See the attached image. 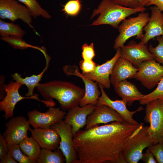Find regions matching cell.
I'll return each instance as SVG.
<instances>
[{"label": "cell", "instance_id": "cell-27", "mask_svg": "<svg viewBox=\"0 0 163 163\" xmlns=\"http://www.w3.org/2000/svg\"><path fill=\"white\" fill-rule=\"evenodd\" d=\"M1 39L8 43L14 48L23 50L28 48H31L37 49L40 51L43 54L46 51L44 47H40L38 46H34L30 44L24 40L22 37L10 36L5 37H1Z\"/></svg>", "mask_w": 163, "mask_h": 163}, {"label": "cell", "instance_id": "cell-7", "mask_svg": "<svg viewBox=\"0 0 163 163\" xmlns=\"http://www.w3.org/2000/svg\"><path fill=\"white\" fill-rule=\"evenodd\" d=\"M146 105L144 120L150 124V137L154 144L163 143V100L155 99Z\"/></svg>", "mask_w": 163, "mask_h": 163}, {"label": "cell", "instance_id": "cell-38", "mask_svg": "<svg viewBox=\"0 0 163 163\" xmlns=\"http://www.w3.org/2000/svg\"><path fill=\"white\" fill-rule=\"evenodd\" d=\"M141 160L145 163H157L154 155L148 149L145 152L142 154Z\"/></svg>", "mask_w": 163, "mask_h": 163}, {"label": "cell", "instance_id": "cell-2", "mask_svg": "<svg viewBox=\"0 0 163 163\" xmlns=\"http://www.w3.org/2000/svg\"><path fill=\"white\" fill-rule=\"evenodd\" d=\"M36 88L44 100L56 99L61 109L65 111L79 105L85 94V89L66 81L39 83Z\"/></svg>", "mask_w": 163, "mask_h": 163}, {"label": "cell", "instance_id": "cell-33", "mask_svg": "<svg viewBox=\"0 0 163 163\" xmlns=\"http://www.w3.org/2000/svg\"><path fill=\"white\" fill-rule=\"evenodd\" d=\"M147 149L152 154L157 163H163V143L153 144Z\"/></svg>", "mask_w": 163, "mask_h": 163}, {"label": "cell", "instance_id": "cell-19", "mask_svg": "<svg viewBox=\"0 0 163 163\" xmlns=\"http://www.w3.org/2000/svg\"><path fill=\"white\" fill-rule=\"evenodd\" d=\"M29 131L31 136L41 149L54 150L59 148L61 140L58 132L52 127L32 129Z\"/></svg>", "mask_w": 163, "mask_h": 163}, {"label": "cell", "instance_id": "cell-17", "mask_svg": "<svg viewBox=\"0 0 163 163\" xmlns=\"http://www.w3.org/2000/svg\"><path fill=\"white\" fill-rule=\"evenodd\" d=\"M114 121L124 122L121 116L114 109L104 104L98 105L87 118L85 129L100 123Z\"/></svg>", "mask_w": 163, "mask_h": 163}, {"label": "cell", "instance_id": "cell-30", "mask_svg": "<svg viewBox=\"0 0 163 163\" xmlns=\"http://www.w3.org/2000/svg\"><path fill=\"white\" fill-rule=\"evenodd\" d=\"M157 99L163 100V77L158 84L156 88L151 93L144 95L139 101V103L142 105L146 104Z\"/></svg>", "mask_w": 163, "mask_h": 163}, {"label": "cell", "instance_id": "cell-37", "mask_svg": "<svg viewBox=\"0 0 163 163\" xmlns=\"http://www.w3.org/2000/svg\"><path fill=\"white\" fill-rule=\"evenodd\" d=\"M8 153L7 143L3 135H0V160Z\"/></svg>", "mask_w": 163, "mask_h": 163}, {"label": "cell", "instance_id": "cell-22", "mask_svg": "<svg viewBox=\"0 0 163 163\" xmlns=\"http://www.w3.org/2000/svg\"><path fill=\"white\" fill-rule=\"evenodd\" d=\"M117 94L129 106L135 101H140L144 95L141 93L136 86L126 80L122 81L114 87Z\"/></svg>", "mask_w": 163, "mask_h": 163}, {"label": "cell", "instance_id": "cell-13", "mask_svg": "<svg viewBox=\"0 0 163 163\" xmlns=\"http://www.w3.org/2000/svg\"><path fill=\"white\" fill-rule=\"evenodd\" d=\"M63 70L67 76L74 75L80 77L84 83L85 94L79 103V105L81 107L88 104L96 106L101 94L97 83L94 82L81 73L78 66L76 65H66L63 67Z\"/></svg>", "mask_w": 163, "mask_h": 163}, {"label": "cell", "instance_id": "cell-4", "mask_svg": "<svg viewBox=\"0 0 163 163\" xmlns=\"http://www.w3.org/2000/svg\"><path fill=\"white\" fill-rule=\"evenodd\" d=\"M150 16L147 12H140L134 17L126 19L118 27L119 34L115 40L113 48L117 50L124 46L129 38L136 36V38L142 39L143 37V29L149 21Z\"/></svg>", "mask_w": 163, "mask_h": 163}, {"label": "cell", "instance_id": "cell-5", "mask_svg": "<svg viewBox=\"0 0 163 163\" xmlns=\"http://www.w3.org/2000/svg\"><path fill=\"white\" fill-rule=\"evenodd\" d=\"M23 85L21 83L11 81L8 84H4L3 88L6 92L4 98L0 102V110L4 111V117L6 120L14 116V111L18 102L24 99H33L43 103L46 107H54L55 102L53 100H41L39 99L38 95L34 94L30 97H23L19 93L20 88Z\"/></svg>", "mask_w": 163, "mask_h": 163}, {"label": "cell", "instance_id": "cell-15", "mask_svg": "<svg viewBox=\"0 0 163 163\" xmlns=\"http://www.w3.org/2000/svg\"><path fill=\"white\" fill-rule=\"evenodd\" d=\"M96 107L95 105L88 104L82 107L78 105L68 110L63 120L71 126L73 136L86 125L88 116Z\"/></svg>", "mask_w": 163, "mask_h": 163}, {"label": "cell", "instance_id": "cell-18", "mask_svg": "<svg viewBox=\"0 0 163 163\" xmlns=\"http://www.w3.org/2000/svg\"><path fill=\"white\" fill-rule=\"evenodd\" d=\"M120 53L121 48H119L116 50L115 54L111 59L107 60L101 65L97 64L94 71L83 75L88 79L97 82L104 88L109 89L111 84L110 77L112 69L115 62L120 56Z\"/></svg>", "mask_w": 163, "mask_h": 163}, {"label": "cell", "instance_id": "cell-1", "mask_svg": "<svg viewBox=\"0 0 163 163\" xmlns=\"http://www.w3.org/2000/svg\"><path fill=\"white\" fill-rule=\"evenodd\" d=\"M143 126V123L133 125L114 121L79 130L73 139L78 157L76 163H126L123 150L129 139Z\"/></svg>", "mask_w": 163, "mask_h": 163}, {"label": "cell", "instance_id": "cell-11", "mask_svg": "<svg viewBox=\"0 0 163 163\" xmlns=\"http://www.w3.org/2000/svg\"><path fill=\"white\" fill-rule=\"evenodd\" d=\"M51 127L55 129L60 136L61 140L59 148L65 158L66 163H76L78 157L74 145L71 126L62 120Z\"/></svg>", "mask_w": 163, "mask_h": 163}, {"label": "cell", "instance_id": "cell-34", "mask_svg": "<svg viewBox=\"0 0 163 163\" xmlns=\"http://www.w3.org/2000/svg\"><path fill=\"white\" fill-rule=\"evenodd\" d=\"M82 57L84 60H91L95 56L93 43L90 45L85 43L82 46Z\"/></svg>", "mask_w": 163, "mask_h": 163}, {"label": "cell", "instance_id": "cell-23", "mask_svg": "<svg viewBox=\"0 0 163 163\" xmlns=\"http://www.w3.org/2000/svg\"><path fill=\"white\" fill-rule=\"evenodd\" d=\"M50 62V61H46L45 68L40 74L37 75H33L30 76H27L25 78H22L20 75L18 73H15L12 75L14 80L22 83L27 87L28 92L25 94V96L30 97L33 95L34 89L39 83L44 73L47 69Z\"/></svg>", "mask_w": 163, "mask_h": 163}, {"label": "cell", "instance_id": "cell-42", "mask_svg": "<svg viewBox=\"0 0 163 163\" xmlns=\"http://www.w3.org/2000/svg\"><path fill=\"white\" fill-rule=\"evenodd\" d=\"M150 0H138L140 6L145 7L147 6Z\"/></svg>", "mask_w": 163, "mask_h": 163}, {"label": "cell", "instance_id": "cell-12", "mask_svg": "<svg viewBox=\"0 0 163 163\" xmlns=\"http://www.w3.org/2000/svg\"><path fill=\"white\" fill-rule=\"evenodd\" d=\"M30 125L28 120L23 116L13 117L6 123L3 135L7 143L19 144L27 138Z\"/></svg>", "mask_w": 163, "mask_h": 163}, {"label": "cell", "instance_id": "cell-31", "mask_svg": "<svg viewBox=\"0 0 163 163\" xmlns=\"http://www.w3.org/2000/svg\"><path fill=\"white\" fill-rule=\"evenodd\" d=\"M158 45L154 47L152 45L149 46V50L153 56L154 59L157 62L163 65V36L157 37Z\"/></svg>", "mask_w": 163, "mask_h": 163}, {"label": "cell", "instance_id": "cell-10", "mask_svg": "<svg viewBox=\"0 0 163 163\" xmlns=\"http://www.w3.org/2000/svg\"><path fill=\"white\" fill-rule=\"evenodd\" d=\"M66 113L59 107H50L45 112L34 109L28 112L27 114L30 125L36 129L51 127L63 120Z\"/></svg>", "mask_w": 163, "mask_h": 163}, {"label": "cell", "instance_id": "cell-14", "mask_svg": "<svg viewBox=\"0 0 163 163\" xmlns=\"http://www.w3.org/2000/svg\"><path fill=\"white\" fill-rule=\"evenodd\" d=\"M120 56L137 68L142 62L154 59L146 44L141 41L137 43L134 40H131L121 48Z\"/></svg>", "mask_w": 163, "mask_h": 163}, {"label": "cell", "instance_id": "cell-41", "mask_svg": "<svg viewBox=\"0 0 163 163\" xmlns=\"http://www.w3.org/2000/svg\"><path fill=\"white\" fill-rule=\"evenodd\" d=\"M5 79V77L2 75L0 76V100H2L5 97V91L3 88V85Z\"/></svg>", "mask_w": 163, "mask_h": 163}, {"label": "cell", "instance_id": "cell-28", "mask_svg": "<svg viewBox=\"0 0 163 163\" xmlns=\"http://www.w3.org/2000/svg\"><path fill=\"white\" fill-rule=\"evenodd\" d=\"M22 3L30 10L34 18L41 16L43 18L49 19L51 17L48 11L43 8L37 0H17Z\"/></svg>", "mask_w": 163, "mask_h": 163}, {"label": "cell", "instance_id": "cell-29", "mask_svg": "<svg viewBox=\"0 0 163 163\" xmlns=\"http://www.w3.org/2000/svg\"><path fill=\"white\" fill-rule=\"evenodd\" d=\"M7 147L8 152L18 163H37L36 160L30 158L22 152L19 144L7 143Z\"/></svg>", "mask_w": 163, "mask_h": 163}, {"label": "cell", "instance_id": "cell-32", "mask_svg": "<svg viewBox=\"0 0 163 163\" xmlns=\"http://www.w3.org/2000/svg\"><path fill=\"white\" fill-rule=\"evenodd\" d=\"M81 6L80 0H71L63 6L62 11L68 15L75 16L79 12Z\"/></svg>", "mask_w": 163, "mask_h": 163}, {"label": "cell", "instance_id": "cell-3", "mask_svg": "<svg viewBox=\"0 0 163 163\" xmlns=\"http://www.w3.org/2000/svg\"><path fill=\"white\" fill-rule=\"evenodd\" d=\"M146 10L141 6L133 8L117 4L112 0H103L93 11L91 18L98 14L99 15L91 25L108 24L117 28L120 24L128 17Z\"/></svg>", "mask_w": 163, "mask_h": 163}, {"label": "cell", "instance_id": "cell-36", "mask_svg": "<svg viewBox=\"0 0 163 163\" xmlns=\"http://www.w3.org/2000/svg\"><path fill=\"white\" fill-rule=\"evenodd\" d=\"M117 4L133 8H135L140 6L138 0H112Z\"/></svg>", "mask_w": 163, "mask_h": 163}, {"label": "cell", "instance_id": "cell-6", "mask_svg": "<svg viewBox=\"0 0 163 163\" xmlns=\"http://www.w3.org/2000/svg\"><path fill=\"white\" fill-rule=\"evenodd\" d=\"M149 127L142 126L128 140L122 151L126 163H138L143 150L154 144L148 132Z\"/></svg>", "mask_w": 163, "mask_h": 163}, {"label": "cell", "instance_id": "cell-35", "mask_svg": "<svg viewBox=\"0 0 163 163\" xmlns=\"http://www.w3.org/2000/svg\"><path fill=\"white\" fill-rule=\"evenodd\" d=\"M79 66L82 71V74L84 75L93 72L95 69L97 64L91 60H81L79 63Z\"/></svg>", "mask_w": 163, "mask_h": 163}, {"label": "cell", "instance_id": "cell-9", "mask_svg": "<svg viewBox=\"0 0 163 163\" xmlns=\"http://www.w3.org/2000/svg\"><path fill=\"white\" fill-rule=\"evenodd\" d=\"M32 15L29 9L17 0H0V17L12 22L20 19L35 31L31 24Z\"/></svg>", "mask_w": 163, "mask_h": 163}, {"label": "cell", "instance_id": "cell-25", "mask_svg": "<svg viewBox=\"0 0 163 163\" xmlns=\"http://www.w3.org/2000/svg\"><path fill=\"white\" fill-rule=\"evenodd\" d=\"M22 152L31 159L37 161L41 151V148L32 136L28 137L19 144Z\"/></svg>", "mask_w": 163, "mask_h": 163}, {"label": "cell", "instance_id": "cell-20", "mask_svg": "<svg viewBox=\"0 0 163 163\" xmlns=\"http://www.w3.org/2000/svg\"><path fill=\"white\" fill-rule=\"evenodd\" d=\"M151 15L143 29L145 32L141 41L146 44L151 39L163 36V13L156 6L150 7Z\"/></svg>", "mask_w": 163, "mask_h": 163}, {"label": "cell", "instance_id": "cell-21", "mask_svg": "<svg viewBox=\"0 0 163 163\" xmlns=\"http://www.w3.org/2000/svg\"><path fill=\"white\" fill-rule=\"evenodd\" d=\"M138 70L132 63L120 56L114 64L110 75L111 84L114 87L122 81L133 78Z\"/></svg>", "mask_w": 163, "mask_h": 163}, {"label": "cell", "instance_id": "cell-8", "mask_svg": "<svg viewBox=\"0 0 163 163\" xmlns=\"http://www.w3.org/2000/svg\"><path fill=\"white\" fill-rule=\"evenodd\" d=\"M137 68L133 78L140 81L148 89L157 85L163 77V66L154 59L142 62Z\"/></svg>", "mask_w": 163, "mask_h": 163}, {"label": "cell", "instance_id": "cell-39", "mask_svg": "<svg viewBox=\"0 0 163 163\" xmlns=\"http://www.w3.org/2000/svg\"><path fill=\"white\" fill-rule=\"evenodd\" d=\"M156 6L161 11H163V0H150L147 6Z\"/></svg>", "mask_w": 163, "mask_h": 163}, {"label": "cell", "instance_id": "cell-24", "mask_svg": "<svg viewBox=\"0 0 163 163\" xmlns=\"http://www.w3.org/2000/svg\"><path fill=\"white\" fill-rule=\"evenodd\" d=\"M52 150L41 149L40 154L37 160L38 163H64L65 158L59 148Z\"/></svg>", "mask_w": 163, "mask_h": 163}, {"label": "cell", "instance_id": "cell-16", "mask_svg": "<svg viewBox=\"0 0 163 163\" xmlns=\"http://www.w3.org/2000/svg\"><path fill=\"white\" fill-rule=\"evenodd\" d=\"M98 85L101 94L97 105L104 104L108 106L118 113L121 116L124 121L128 123L133 125H137L139 123L133 119V116L137 112L143 110L142 106L139 107L135 111H130L127 108L126 103L123 100H112L107 95L103 86L99 84H98Z\"/></svg>", "mask_w": 163, "mask_h": 163}, {"label": "cell", "instance_id": "cell-26", "mask_svg": "<svg viewBox=\"0 0 163 163\" xmlns=\"http://www.w3.org/2000/svg\"><path fill=\"white\" fill-rule=\"evenodd\" d=\"M26 32L18 24L0 20V35L1 37L14 36L22 37Z\"/></svg>", "mask_w": 163, "mask_h": 163}, {"label": "cell", "instance_id": "cell-40", "mask_svg": "<svg viewBox=\"0 0 163 163\" xmlns=\"http://www.w3.org/2000/svg\"><path fill=\"white\" fill-rule=\"evenodd\" d=\"M0 163H17L12 156L8 152L2 159L0 160Z\"/></svg>", "mask_w": 163, "mask_h": 163}]
</instances>
